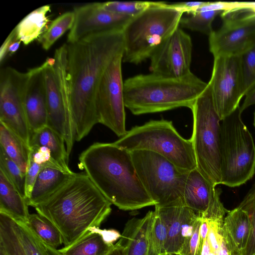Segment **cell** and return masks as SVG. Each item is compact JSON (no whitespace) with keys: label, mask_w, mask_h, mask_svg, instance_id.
<instances>
[{"label":"cell","mask_w":255,"mask_h":255,"mask_svg":"<svg viewBox=\"0 0 255 255\" xmlns=\"http://www.w3.org/2000/svg\"><path fill=\"white\" fill-rule=\"evenodd\" d=\"M112 203L85 172L74 173L60 188L36 206L61 234L64 247L70 246L91 227H99L111 212Z\"/></svg>","instance_id":"cell-2"},{"label":"cell","mask_w":255,"mask_h":255,"mask_svg":"<svg viewBox=\"0 0 255 255\" xmlns=\"http://www.w3.org/2000/svg\"><path fill=\"white\" fill-rule=\"evenodd\" d=\"M0 148L25 174L29 159V147L1 123Z\"/></svg>","instance_id":"cell-27"},{"label":"cell","mask_w":255,"mask_h":255,"mask_svg":"<svg viewBox=\"0 0 255 255\" xmlns=\"http://www.w3.org/2000/svg\"><path fill=\"white\" fill-rule=\"evenodd\" d=\"M238 207L248 214L250 222V234L243 255H253L255 254V197L247 201H242Z\"/></svg>","instance_id":"cell-38"},{"label":"cell","mask_w":255,"mask_h":255,"mask_svg":"<svg viewBox=\"0 0 255 255\" xmlns=\"http://www.w3.org/2000/svg\"><path fill=\"white\" fill-rule=\"evenodd\" d=\"M240 56L245 96L255 84V42Z\"/></svg>","instance_id":"cell-37"},{"label":"cell","mask_w":255,"mask_h":255,"mask_svg":"<svg viewBox=\"0 0 255 255\" xmlns=\"http://www.w3.org/2000/svg\"><path fill=\"white\" fill-rule=\"evenodd\" d=\"M222 12L219 10L197 12L182 17L180 24L182 27L209 36L214 30L212 28L213 21Z\"/></svg>","instance_id":"cell-33"},{"label":"cell","mask_w":255,"mask_h":255,"mask_svg":"<svg viewBox=\"0 0 255 255\" xmlns=\"http://www.w3.org/2000/svg\"><path fill=\"white\" fill-rule=\"evenodd\" d=\"M0 169L2 170L20 194L25 196V174L0 148Z\"/></svg>","instance_id":"cell-36"},{"label":"cell","mask_w":255,"mask_h":255,"mask_svg":"<svg viewBox=\"0 0 255 255\" xmlns=\"http://www.w3.org/2000/svg\"><path fill=\"white\" fill-rule=\"evenodd\" d=\"M74 173L67 172L51 167H43L36 177L29 197L26 200L28 205L34 208L60 188Z\"/></svg>","instance_id":"cell-21"},{"label":"cell","mask_w":255,"mask_h":255,"mask_svg":"<svg viewBox=\"0 0 255 255\" xmlns=\"http://www.w3.org/2000/svg\"><path fill=\"white\" fill-rule=\"evenodd\" d=\"M154 1H119L100 2L101 7L113 13L134 17L155 3Z\"/></svg>","instance_id":"cell-35"},{"label":"cell","mask_w":255,"mask_h":255,"mask_svg":"<svg viewBox=\"0 0 255 255\" xmlns=\"http://www.w3.org/2000/svg\"><path fill=\"white\" fill-rule=\"evenodd\" d=\"M254 127L255 128V112L254 113Z\"/></svg>","instance_id":"cell-51"},{"label":"cell","mask_w":255,"mask_h":255,"mask_svg":"<svg viewBox=\"0 0 255 255\" xmlns=\"http://www.w3.org/2000/svg\"><path fill=\"white\" fill-rule=\"evenodd\" d=\"M154 216V211H149L143 218H133L126 223L120 238L127 246V255H147V236Z\"/></svg>","instance_id":"cell-22"},{"label":"cell","mask_w":255,"mask_h":255,"mask_svg":"<svg viewBox=\"0 0 255 255\" xmlns=\"http://www.w3.org/2000/svg\"><path fill=\"white\" fill-rule=\"evenodd\" d=\"M89 231L101 234L104 239L110 244H113L121 236L118 231L115 230H102L99 227H91L89 229Z\"/></svg>","instance_id":"cell-43"},{"label":"cell","mask_w":255,"mask_h":255,"mask_svg":"<svg viewBox=\"0 0 255 255\" xmlns=\"http://www.w3.org/2000/svg\"><path fill=\"white\" fill-rule=\"evenodd\" d=\"M50 5H45L34 10L23 18L14 28L16 38L26 45L43 33L48 21L47 14Z\"/></svg>","instance_id":"cell-25"},{"label":"cell","mask_w":255,"mask_h":255,"mask_svg":"<svg viewBox=\"0 0 255 255\" xmlns=\"http://www.w3.org/2000/svg\"><path fill=\"white\" fill-rule=\"evenodd\" d=\"M74 20L73 11L66 12L54 19L38 39L43 49L49 50L59 38L71 29Z\"/></svg>","instance_id":"cell-31"},{"label":"cell","mask_w":255,"mask_h":255,"mask_svg":"<svg viewBox=\"0 0 255 255\" xmlns=\"http://www.w3.org/2000/svg\"><path fill=\"white\" fill-rule=\"evenodd\" d=\"M224 224L238 248L243 252L250 234V222L247 213L239 207L229 211L224 218Z\"/></svg>","instance_id":"cell-28"},{"label":"cell","mask_w":255,"mask_h":255,"mask_svg":"<svg viewBox=\"0 0 255 255\" xmlns=\"http://www.w3.org/2000/svg\"><path fill=\"white\" fill-rule=\"evenodd\" d=\"M24 223L37 239L46 245L56 249L63 244L61 234L57 228L41 214H29Z\"/></svg>","instance_id":"cell-29"},{"label":"cell","mask_w":255,"mask_h":255,"mask_svg":"<svg viewBox=\"0 0 255 255\" xmlns=\"http://www.w3.org/2000/svg\"><path fill=\"white\" fill-rule=\"evenodd\" d=\"M43 167L31 159H28L25 173V196L28 198L32 191L36 177Z\"/></svg>","instance_id":"cell-41"},{"label":"cell","mask_w":255,"mask_h":255,"mask_svg":"<svg viewBox=\"0 0 255 255\" xmlns=\"http://www.w3.org/2000/svg\"><path fill=\"white\" fill-rule=\"evenodd\" d=\"M123 31L93 34L67 44V80L75 140L80 141L99 123L96 93L105 71L123 54Z\"/></svg>","instance_id":"cell-1"},{"label":"cell","mask_w":255,"mask_h":255,"mask_svg":"<svg viewBox=\"0 0 255 255\" xmlns=\"http://www.w3.org/2000/svg\"><path fill=\"white\" fill-rule=\"evenodd\" d=\"M155 212L167 226L165 253L179 254L186 239L192 233L198 215L184 205L155 208Z\"/></svg>","instance_id":"cell-19"},{"label":"cell","mask_w":255,"mask_h":255,"mask_svg":"<svg viewBox=\"0 0 255 255\" xmlns=\"http://www.w3.org/2000/svg\"><path fill=\"white\" fill-rule=\"evenodd\" d=\"M255 197V182L245 196L243 201H247Z\"/></svg>","instance_id":"cell-49"},{"label":"cell","mask_w":255,"mask_h":255,"mask_svg":"<svg viewBox=\"0 0 255 255\" xmlns=\"http://www.w3.org/2000/svg\"><path fill=\"white\" fill-rule=\"evenodd\" d=\"M193 119L190 138L197 169L213 186L221 184V120L214 107L208 84L191 109Z\"/></svg>","instance_id":"cell-7"},{"label":"cell","mask_w":255,"mask_h":255,"mask_svg":"<svg viewBox=\"0 0 255 255\" xmlns=\"http://www.w3.org/2000/svg\"><path fill=\"white\" fill-rule=\"evenodd\" d=\"M204 2L192 1L183 2L170 4L172 7L181 11L191 14L196 12V10L204 4Z\"/></svg>","instance_id":"cell-44"},{"label":"cell","mask_w":255,"mask_h":255,"mask_svg":"<svg viewBox=\"0 0 255 255\" xmlns=\"http://www.w3.org/2000/svg\"><path fill=\"white\" fill-rule=\"evenodd\" d=\"M47 110V126L64 139L67 153L75 141V130L69 104L67 80V45L56 49L54 58L43 63Z\"/></svg>","instance_id":"cell-10"},{"label":"cell","mask_w":255,"mask_h":255,"mask_svg":"<svg viewBox=\"0 0 255 255\" xmlns=\"http://www.w3.org/2000/svg\"><path fill=\"white\" fill-rule=\"evenodd\" d=\"M38 145L47 147L53 158L68 172H73L68 166L69 155L64 138L56 131L46 126L31 134L29 146Z\"/></svg>","instance_id":"cell-24"},{"label":"cell","mask_w":255,"mask_h":255,"mask_svg":"<svg viewBox=\"0 0 255 255\" xmlns=\"http://www.w3.org/2000/svg\"><path fill=\"white\" fill-rule=\"evenodd\" d=\"M127 246L125 242L120 238L119 241L114 244L113 249L107 255H127Z\"/></svg>","instance_id":"cell-47"},{"label":"cell","mask_w":255,"mask_h":255,"mask_svg":"<svg viewBox=\"0 0 255 255\" xmlns=\"http://www.w3.org/2000/svg\"><path fill=\"white\" fill-rule=\"evenodd\" d=\"M0 255H26L14 227L12 218L0 212Z\"/></svg>","instance_id":"cell-30"},{"label":"cell","mask_w":255,"mask_h":255,"mask_svg":"<svg viewBox=\"0 0 255 255\" xmlns=\"http://www.w3.org/2000/svg\"><path fill=\"white\" fill-rule=\"evenodd\" d=\"M207 85L191 72L180 77L139 74L124 82L125 105L134 115L180 107L191 109Z\"/></svg>","instance_id":"cell-4"},{"label":"cell","mask_w":255,"mask_h":255,"mask_svg":"<svg viewBox=\"0 0 255 255\" xmlns=\"http://www.w3.org/2000/svg\"><path fill=\"white\" fill-rule=\"evenodd\" d=\"M28 76V71L20 72L10 67L1 69L0 123L29 146L31 133L24 106V91Z\"/></svg>","instance_id":"cell-13"},{"label":"cell","mask_w":255,"mask_h":255,"mask_svg":"<svg viewBox=\"0 0 255 255\" xmlns=\"http://www.w3.org/2000/svg\"><path fill=\"white\" fill-rule=\"evenodd\" d=\"M154 212V218L147 236V255H163L166 254L167 226L161 217L155 211Z\"/></svg>","instance_id":"cell-32"},{"label":"cell","mask_w":255,"mask_h":255,"mask_svg":"<svg viewBox=\"0 0 255 255\" xmlns=\"http://www.w3.org/2000/svg\"><path fill=\"white\" fill-rule=\"evenodd\" d=\"M84 169L102 194L120 209L154 206L135 169L130 152L113 143L95 142L79 156Z\"/></svg>","instance_id":"cell-3"},{"label":"cell","mask_w":255,"mask_h":255,"mask_svg":"<svg viewBox=\"0 0 255 255\" xmlns=\"http://www.w3.org/2000/svg\"><path fill=\"white\" fill-rule=\"evenodd\" d=\"M26 198L0 169V212L15 220L25 222L30 214Z\"/></svg>","instance_id":"cell-23"},{"label":"cell","mask_w":255,"mask_h":255,"mask_svg":"<svg viewBox=\"0 0 255 255\" xmlns=\"http://www.w3.org/2000/svg\"><path fill=\"white\" fill-rule=\"evenodd\" d=\"M183 14L170 4L158 1L133 17L123 31V62L137 65L149 59L179 27Z\"/></svg>","instance_id":"cell-5"},{"label":"cell","mask_w":255,"mask_h":255,"mask_svg":"<svg viewBox=\"0 0 255 255\" xmlns=\"http://www.w3.org/2000/svg\"><path fill=\"white\" fill-rule=\"evenodd\" d=\"M229 12L248 11L255 13V2L229 1Z\"/></svg>","instance_id":"cell-42"},{"label":"cell","mask_w":255,"mask_h":255,"mask_svg":"<svg viewBox=\"0 0 255 255\" xmlns=\"http://www.w3.org/2000/svg\"><path fill=\"white\" fill-rule=\"evenodd\" d=\"M192 50L191 37L179 27L151 55L150 70L165 76H184L191 72Z\"/></svg>","instance_id":"cell-15"},{"label":"cell","mask_w":255,"mask_h":255,"mask_svg":"<svg viewBox=\"0 0 255 255\" xmlns=\"http://www.w3.org/2000/svg\"><path fill=\"white\" fill-rule=\"evenodd\" d=\"M220 194V189L212 186L197 168L188 172L183 192L184 206L201 215Z\"/></svg>","instance_id":"cell-20"},{"label":"cell","mask_w":255,"mask_h":255,"mask_svg":"<svg viewBox=\"0 0 255 255\" xmlns=\"http://www.w3.org/2000/svg\"><path fill=\"white\" fill-rule=\"evenodd\" d=\"M123 54L115 57L105 71L96 93L99 123L121 137L127 132L122 72Z\"/></svg>","instance_id":"cell-11"},{"label":"cell","mask_w":255,"mask_h":255,"mask_svg":"<svg viewBox=\"0 0 255 255\" xmlns=\"http://www.w3.org/2000/svg\"><path fill=\"white\" fill-rule=\"evenodd\" d=\"M221 184L239 186L255 173V145L241 118L240 107L221 121Z\"/></svg>","instance_id":"cell-8"},{"label":"cell","mask_w":255,"mask_h":255,"mask_svg":"<svg viewBox=\"0 0 255 255\" xmlns=\"http://www.w3.org/2000/svg\"><path fill=\"white\" fill-rule=\"evenodd\" d=\"M201 223V218L198 215L194 224L192 233L186 239L179 254L182 255H201L202 248L200 242Z\"/></svg>","instance_id":"cell-40"},{"label":"cell","mask_w":255,"mask_h":255,"mask_svg":"<svg viewBox=\"0 0 255 255\" xmlns=\"http://www.w3.org/2000/svg\"><path fill=\"white\" fill-rule=\"evenodd\" d=\"M21 41L17 38L14 39L10 43L7 52V55H11L17 51L20 46Z\"/></svg>","instance_id":"cell-48"},{"label":"cell","mask_w":255,"mask_h":255,"mask_svg":"<svg viewBox=\"0 0 255 255\" xmlns=\"http://www.w3.org/2000/svg\"><path fill=\"white\" fill-rule=\"evenodd\" d=\"M163 255H182L180 254L179 253H166L164 254Z\"/></svg>","instance_id":"cell-50"},{"label":"cell","mask_w":255,"mask_h":255,"mask_svg":"<svg viewBox=\"0 0 255 255\" xmlns=\"http://www.w3.org/2000/svg\"><path fill=\"white\" fill-rule=\"evenodd\" d=\"M73 11L75 20L68 35V44L93 34L123 31L133 17L106 10L101 7L100 2L76 7Z\"/></svg>","instance_id":"cell-16"},{"label":"cell","mask_w":255,"mask_h":255,"mask_svg":"<svg viewBox=\"0 0 255 255\" xmlns=\"http://www.w3.org/2000/svg\"><path fill=\"white\" fill-rule=\"evenodd\" d=\"M114 142L129 152L146 150L157 153L187 171L197 168L191 139L181 136L171 121L150 120L132 127Z\"/></svg>","instance_id":"cell-6"},{"label":"cell","mask_w":255,"mask_h":255,"mask_svg":"<svg viewBox=\"0 0 255 255\" xmlns=\"http://www.w3.org/2000/svg\"><path fill=\"white\" fill-rule=\"evenodd\" d=\"M243 104L240 107V111L242 112L250 106L255 104V84L245 95Z\"/></svg>","instance_id":"cell-46"},{"label":"cell","mask_w":255,"mask_h":255,"mask_svg":"<svg viewBox=\"0 0 255 255\" xmlns=\"http://www.w3.org/2000/svg\"><path fill=\"white\" fill-rule=\"evenodd\" d=\"M16 38V33L13 29L7 37L0 48V62L1 64L7 57L8 47L11 42Z\"/></svg>","instance_id":"cell-45"},{"label":"cell","mask_w":255,"mask_h":255,"mask_svg":"<svg viewBox=\"0 0 255 255\" xmlns=\"http://www.w3.org/2000/svg\"><path fill=\"white\" fill-rule=\"evenodd\" d=\"M43 70V63L28 70L29 76L24 91V106L31 134L47 126L48 123Z\"/></svg>","instance_id":"cell-18"},{"label":"cell","mask_w":255,"mask_h":255,"mask_svg":"<svg viewBox=\"0 0 255 255\" xmlns=\"http://www.w3.org/2000/svg\"><path fill=\"white\" fill-rule=\"evenodd\" d=\"M215 110L221 121L240 107L245 96L240 55L214 57L209 82Z\"/></svg>","instance_id":"cell-12"},{"label":"cell","mask_w":255,"mask_h":255,"mask_svg":"<svg viewBox=\"0 0 255 255\" xmlns=\"http://www.w3.org/2000/svg\"><path fill=\"white\" fill-rule=\"evenodd\" d=\"M14 227L26 255H46L39 240L27 225L13 219Z\"/></svg>","instance_id":"cell-34"},{"label":"cell","mask_w":255,"mask_h":255,"mask_svg":"<svg viewBox=\"0 0 255 255\" xmlns=\"http://www.w3.org/2000/svg\"><path fill=\"white\" fill-rule=\"evenodd\" d=\"M29 148V158L43 167H51L66 171L53 158L50 151L47 147L34 145L30 146Z\"/></svg>","instance_id":"cell-39"},{"label":"cell","mask_w":255,"mask_h":255,"mask_svg":"<svg viewBox=\"0 0 255 255\" xmlns=\"http://www.w3.org/2000/svg\"><path fill=\"white\" fill-rule=\"evenodd\" d=\"M130 152L136 173L155 208L184 205L183 192L189 171L151 151Z\"/></svg>","instance_id":"cell-9"},{"label":"cell","mask_w":255,"mask_h":255,"mask_svg":"<svg viewBox=\"0 0 255 255\" xmlns=\"http://www.w3.org/2000/svg\"><path fill=\"white\" fill-rule=\"evenodd\" d=\"M253 255H255V254H254Z\"/></svg>","instance_id":"cell-52"},{"label":"cell","mask_w":255,"mask_h":255,"mask_svg":"<svg viewBox=\"0 0 255 255\" xmlns=\"http://www.w3.org/2000/svg\"><path fill=\"white\" fill-rule=\"evenodd\" d=\"M220 15L221 26L209 36L210 51L214 57L240 55L255 42V13L222 12Z\"/></svg>","instance_id":"cell-14"},{"label":"cell","mask_w":255,"mask_h":255,"mask_svg":"<svg viewBox=\"0 0 255 255\" xmlns=\"http://www.w3.org/2000/svg\"><path fill=\"white\" fill-rule=\"evenodd\" d=\"M228 211L217 198L204 213L199 215L206 219L208 226L201 255H243L224 224Z\"/></svg>","instance_id":"cell-17"},{"label":"cell","mask_w":255,"mask_h":255,"mask_svg":"<svg viewBox=\"0 0 255 255\" xmlns=\"http://www.w3.org/2000/svg\"><path fill=\"white\" fill-rule=\"evenodd\" d=\"M114 246L101 234L88 231L73 244L58 250L62 255H107Z\"/></svg>","instance_id":"cell-26"}]
</instances>
